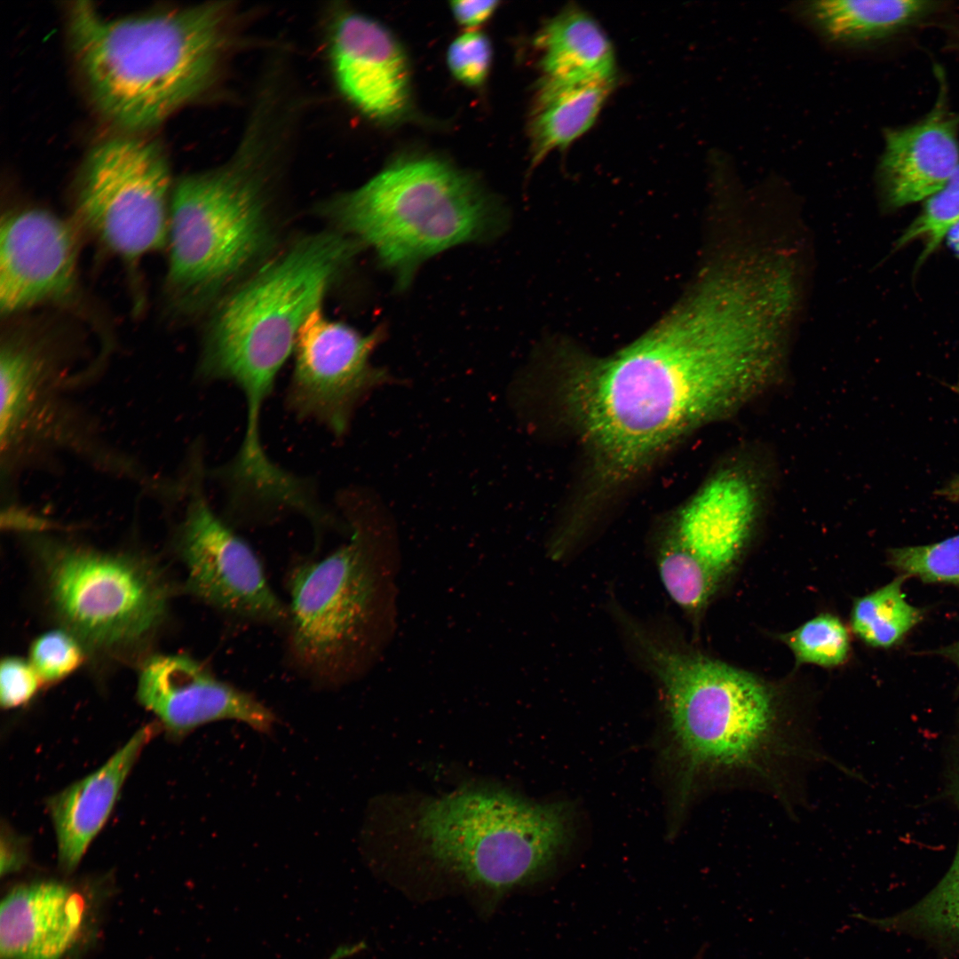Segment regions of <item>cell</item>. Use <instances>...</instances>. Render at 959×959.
<instances>
[{
    "label": "cell",
    "instance_id": "1",
    "mask_svg": "<svg viewBox=\"0 0 959 959\" xmlns=\"http://www.w3.org/2000/svg\"><path fill=\"white\" fill-rule=\"evenodd\" d=\"M786 361L767 309L743 285L715 273L616 354L566 360L559 392L590 453L592 498L634 479L689 433L766 394L781 384Z\"/></svg>",
    "mask_w": 959,
    "mask_h": 959
},
{
    "label": "cell",
    "instance_id": "2",
    "mask_svg": "<svg viewBox=\"0 0 959 959\" xmlns=\"http://www.w3.org/2000/svg\"><path fill=\"white\" fill-rule=\"evenodd\" d=\"M67 14L92 103L127 131L155 127L209 90L233 43L234 8L226 1L114 20L77 1Z\"/></svg>",
    "mask_w": 959,
    "mask_h": 959
},
{
    "label": "cell",
    "instance_id": "3",
    "mask_svg": "<svg viewBox=\"0 0 959 959\" xmlns=\"http://www.w3.org/2000/svg\"><path fill=\"white\" fill-rule=\"evenodd\" d=\"M634 632L666 695L683 797L701 777L783 795L790 773L815 752L776 691L748 671Z\"/></svg>",
    "mask_w": 959,
    "mask_h": 959
},
{
    "label": "cell",
    "instance_id": "4",
    "mask_svg": "<svg viewBox=\"0 0 959 959\" xmlns=\"http://www.w3.org/2000/svg\"><path fill=\"white\" fill-rule=\"evenodd\" d=\"M361 245L341 232L303 236L218 303L206 332L199 375L240 389L248 432L260 430L264 404L293 352L299 328Z\"/></svg>",
    "mask_w": 959,
    "mask_h": 959
},
{
    "label": "cell",
    "instance_id": "5",
    "mask_svg": "<svg viewBox=\"0 0 959 959\" xmlns=\"http://www.w3.org/2000/svg\"><path fill=\"white\" fill-rule=\"evenodd\" d=\"M339 232L370 246L405 288L419 265L458 244L503 231V206L468 173L434 157L395 161L322 204Z\"/></svg>",
    "mask_w": 959,
    "mask_h": 959
},
{
    "label": "cell",
    "instance_id": "6",
    "mask_svg": "<svg viewBox=\"0 0 959 959\" xmlns=\"http://www.w3.org/2000/svg\"><path fill=\"white\" fill-rule=\"evenodd\" d=\"M258 133L255 123L228 162L186 176L172 190L166 286L180 312L216 302L249 270L262 266L275 246Z\"/></svg>",
    "mask_w": 959,
    "mask_h": 959
},
{
    "label": "cell",
    "instance_id": "7",
    "mask_svg": "<svg viewBox=\"0 0 959 959\" xmlns=\"http://www.w3.org/2000/svg\"><path fill=\"white\" fill-rule=\"evenodd\" d=\"M568 810L510 790L460 789L422 804L415 833L426 854L477 893L485 911L543 877L566 845Z\"/></svg>",
    "mask_w": 959,
    "mask_h": 959
},
{
    "label": "cell",
    "instance_id": "8",
    "mask_svg": "<svg viewBox=\"0 0 959 959\" xmlns=\"http://www.w3.org/2000/svg\"><path fill=\"white\" fill-rule=\"evenodd\" d=\"M352 519L349 542L288 575L289 654L320 686H336L361 670L376 646L382 614V575L371 526Z\"/></svg>",
    "mask_w": 959,
    "mask_h": 959
},
{
    "label": "cell",
    "instance_id": "9",
    "mask_svg": "<svg viewBox=\"0 0 959 959\" xmlns=\"http://www.w3.org/2000/svg\"><path fill=\"white\" fill-rule=\"evenodd\" d=\"M52 603L79 641L107 648L135 643L160 623L168 590L155 570L126 555L53 546L44 555Z\"/></svg>",
    "mask_w": 959,
    "mask_h": 959
},
{
    "label": "cell",
    "instance_id": "10",
    "mask_svg": "<svg viewBox=\"0 0 959 959\" xmlns=\"http://www.w3.org/2000/svg\"><path fill=\"white\" fill-rule=\"evenodd\" d=\"M170 173L161 147L135 137L95 146L77 177L78 218L127 261L168 243Z\"/></svg>",
    "mask_w": 959,
    "mask_h": 959
},
{
    "label": "cell",
    "instance_id": "11",
    "mask_svg": "<svg viewBox=\"0 0 959 959\" xmlns=\"http://www.w3.org/2000/svg\"><path fill=\"white\" fill-rule=\"evenodd\" d=\"M200 483L177 535L186 590L228 618L286 629L288 605L270 586L250 545L212 510Z\"/></svg>",
    "mask_w": 959,
    "mask_h": 959
},
{
    "label": "cell",
    "instance_id": "12",
    "mask_svg": "<svg viewBox=\"0 0 959 959\" xmlns=\"http://www.w3.org/2000/svg\"><path fill=\"white\" fill-rule=\"evenodd\" d=\"M773 456L747 442L720 461L678 513L675 537L722 581L772 504Z\"/></svg>",
    "mask_w": 959,
    "mask_h": 959
},
{
    "label": "cell",
    "instance_id": "13",
    "mask_svg": "<svg viewBox=\"0 0 959 959\" xmlns=\"http://www.w3.org/2000/svg\"><path fill=\"white\" fill-rule=\"evenodd\" d=\"M382 336L380 329L365 335L330 321L321 306L313 310L295 338L294 369L286 394L289 410L343 436L362 399L390 382L386 371L370 362Z\"/></svg>",
    "mask_w": 959,
    "mask_h": 959
},
{
    "label": "cell",
    "instance_id": "14",
    "mask_svg": "<svg viewBox=\"0 0 959 959\" xmlns=\"http://www.w3.org/2000/svg\"><path fill=\"white\" fill-rule=\"evenodd\" d=\"M76 289L77 242L70 225L38 208L5 214L0 229L1 313L66 303Z\"/></svg>",
    "mask_w": 959,
    "mask_h": 959
},
{
    "label": "cell",
    "instance_id": "15",
    "mask_svg": "<svg viewBox=\"0 0 959 959\" xmlns=\"http://www.w3.org/2000/svg\"><path fill=\"white\" fill-rule=\"evenodd\" d=\"M138 699L176 736L222 720L242 722L267 733L276 716L254 695L218 678L184 654L156 655L140 671Z\"/></svg>",
    "mask_w": 959,
    "mask_h": 959
},
{
    "label": "cell",
    "instance_id": "16",
    "mask_svg": "<svg viewBox=\"0 0 959 959\" xmlns=\"http://www.w3.org/2000/svg\"><path fill=\"white\" fill-rule=\"evenodd\" d=\"M329 59L342 94L359 110L380 121L397 119L410 101L406 54L381 23L340 10L329 29Z\"/></svg>",
    "mask_w": 959,
    "mask_h": 959
},
{
    "label": "cell",
    "instance_id": "17",
    "mask_svg": "<svg viewBox=\"0 0 959 959\" xmlns=\"http://www.w3.org/2000/svg\"><path fill=\"white\" fill-rule=\"evenodd\" d=\"M958 125L939 101L923 120L884 131L877 178L887 206L925 201L945 186L959 165Z\"/></svg>",
    "mask_w": 959,
    "mask_h": 959
},
{
    "label": "cell",
    "instance_id": "18",
    "mask_svg": "<svg viewBox=\"0 0 959 959\" xmlns=\"http://www.w3.org/2000/svg\"><path fill=\"white\" fill-rule=\"evenodd\" d=\"M85 914L83 898L64 884L14 887L0 907L1 959H62L76 942Z\"/></svg>",
    "mask_w": 959,
    "mask_h": 959
},
{
    "label": "cell",
    "instance_id": "19",
    "mask_svg": "<svg viewBox=\"0 0 959 959\" xmlns=\"http://www.w3.org/2000/svg\"><path fill=\"white\" fill-rule=\"evenodd\" d=\"M156 732L154 724L141 727L102 766L50 799L58 860L63 870L71 872L78 866L108 819L142 749Z\"/></svg>",
    "mask_w": 959,
    "mask_h": 959
},
{
    "label": "cell",
    "instance_id": "20",
    "mask_svg": "<svg viewBox=\"0 0 959 959\" xmlns=\"http://www.w3.org/2000/svg\"><path fill=\"white\" fill-rule=\"evenodd\" d=\"M939 3L924 0L803 1L797 16L821 40L839 49L882 42L929 18Z\"/></svg>",
    "mask_w": 959,
    "mask_h": 959
},
{
    "label": "cell",
    "instance_id": "21",
    "mask_svg": "<svg viewBox=\"0 0 959 959\" xmlns=\"http://www.w3.org/2000/svg\"><path fill=\"white\" fill-rule=\"evenodd\" d=\"M543 79L564 83L616 81L615 54L598 22L577 6L562 9L535 39Z\"/></svg>",
    "mask_w": 959,
    "mask_h": 959
},
{
    "label": "cell",
    "instance_id": "22",
    "mask_svg": "<svg viewBox=\"0 0 959 959\" xmlns=\"http://www.w3.org/2000/svg\"><path fill=\"white\" fill-rule=\"evenodd\" d=\"M616 81L564 83L542 79L531 118L535 162L565 149L595 123Z\"/></svg>",
    "mask_w": 959,
    "mask_h": 959
},
{
    "label": "cell",
    "instance_id": "23",
    "mask_svg": "<svg viewBox=\"0 0 959 959\" xmlns=\"http://www.w3.org/2000/svg\"><path fill=\"white\" fill-rule=\"evenodd\" d=\"M52 369L42 339L18 333L3 341L0 353L2 449L12 448L36 409L39 391Z\"/></svg>",
    "mask_w": 959,
    "mask_h": 959
},
{
    "label": "cell",
    "instance_id": "24",
    "mask_svg": "<svg viewBox=\"0 0 959 959\" xmlns=\"http://www.w3.org/2000/svg\"><path fill=\"white\" fill-rule=\"evenodd\" d=\"M865 920L881 930L907 932L943 947L959 948V843L953 861L939 882L922 900L892 916Z\"/></svg>",
    "mask_w": 959,
    "mask_h": 959
},
{
    "label": "cell",
    "instance_id": "25",
    "mask_svg": "<svg viewBox=\"0 0 959 959\" xmlns=\"http://www.w3.org/2000/svg\"><path fill=\"white\" fill-rule=\"evenodd\" d=\"M900 575L882 588L855 600L851 615L853 632L874 647H890L923 618V612L909 604Z\"/></svg>",
    "mask_w": 959,
    "mask_h": 959
},
{
    "label": "cell",
    "instance_id": "26",
    "mask_svg": "<svg viewBox=\"0 0 959 959\" xmlns=\"http://www.w3.org/2000/svg\"><path fill=\"white\" fill-rule=\"evenodd\" d=\"M658 566L662 582L670 597L685 611L703 609L721 580L675 536L661 550Z\"/></svg>",
    "mask_w": 959,
    "mask_h": 959
},
{
    "label": "cell",
    "instance_id": "27",
    "mask_svg": "<svg viewBox=\"0 0 959 959\" xmlns=\"http://www.w3.org/2000/svg\"><path fill=\"white\" fill-rule=\"evenodd\" d=\"M781 639L793 652L799 663L836 667L847 659L850 638L841 620L830 614H821L797 629L781 635Z\"/></svg>",
    "mask_w": 959,
    "mask_h": 959
},
{
    "label": "cell",
    "instance_id": "28",
    "mask_svg": "<svg viewBox=\"0 0 959 959\" xmlns=\"http://www.w3.org/2000/svg\"><path fill=\"white\" fill-rule=\"evenodd\" d=\"M958 224L959 165L945 186L925 200L919 215L897 240L896 249L914 241H923V250L918 260V265H921Z\"/></svg>",
    "mask_w": 959,
    "mask_h": 959
},
{
    "label": "cell",
    "instance_id": "29",
    "mask_svg": "<svg viewBox=\"0 0 959 959\" xmlns=\"http://www.w3.org/2000/svg\"><path fill=\"white\" fill-rule=\"evenodd\" d=\"M889 564L904 577L959 587V535L931 544L892 549Z\"/></svg>",
    "mask_w": 959,
    "mask_h": 959
},
{
    "label": "cell",
    "instance_id": "30",
    "mask_svg": "<svg viewBox=\"0 0 959 959\" xmlns=\"http://www.w3.org/2000/svg\"><path fill=\"white\" fill-rule=\"evenodd\" d=\"M83 660L79 640L69 631L52 630L40 636L30 649V664L42 682L59 681Z\"/></svg>",
    "mask_w": 959,
    "mask_h": 959
},
{
    "label": "cell",
    "instance_id": "31",
    "mask_svg": "<svg viewBox=\"0 0 959 959\" xmlns=\"http://www.w3.org/2000/svg\"><path fill=\"white\" fill-rule=\"evenodd\" d=\"M447 59L451 73L457 80L469 86L480 85L490 68V41L480 31H467L451 43Z\"/></svg>",
    "mask_w": 959,
    "mask_h": 959
},
{
    "label": "cell",
    "instance_id": "32",
    "mask_svg": "<svg viewBox=\"0 0 959 959\" xmlns=\"http://www.w3.org/2000/svg\"><path fill=\"white\" fill-rule=\"evenodd\" d=\"M41 679L32 665L18 657H6L0 670V701L4 708L18 707L28 701L37 691Z\"/></svg>",
    "mask_w": 959,
    "mask_h": 959
},
{
    "label": "cell",
    "instance_id": "33",
    "mask_svg": "<svg viewBox=\"0 0 959 959\" xmlns=\"http://www.w3.org/2000/svg\"><path fill=\"white\" fill-rule=\"evenodd\" d=\"M497 5L496 1H454L451 9L461 25L474 28L487 20Z\"/></svg>",
    "mask_w": 959,
    "mask_h": 959
},
{
    "label": "cell",
    "instance_id": "34",
    "mask_svg": "<svg viewBox=\"0 0 959 959\" xmlns=\"http://www.w3.org/2000/svg\"><path fill=\"white\" fill-rule=\"evenodd\" d=\"M952 389L959 394V383L953 385ZM938 495L950 502L959 503V475L953 477L946 485H944V487L939 490Z\"/></svg>",
    "mask_w": 959,
    "mask_h": 959
},
{
    "label": "cell",
    "instance_id": "35",
    "mask_svg": "<svg viewBox=\"0 0 959 959\" xmlns=\"http://www.w3.org/2000/svg\"><path fill=\"white\" fill-rule=\"evenodd\" d=\"M936 654L951 661L959 670V640L938 649Z\"/></svg>",
    "mask_w": 959,
    "mask_h": 959
},
{
    "label": "cell",
    "instance_id": "36",
    "mask_svg": "<svg viewBox=\"0 0 959 959\" xmlns=\"http://www.w3.org/2000/svg\"><path fill=\"white\" fill-rule=\"evenodd\" d=\"M954 796L959 811V758L956 761L953 778Z\"/></svg>",
    "mask_w": 959,
    "mask_h": 959
},
{
    "label": "cell",
    "instance_id": "37",
    "mask_svg": "<svg viewBox=\"0 0 959 959\" xmlns=\"http://www.w3.org/2000/svg\"><path fill=\"white\" fill-rule=\"evenodd\" d=\"M705 952H706V946H702L693 959H703Z\"/></svg>",
    "mask_w": 959,
    "mask_h": 959
}]
</instances>
